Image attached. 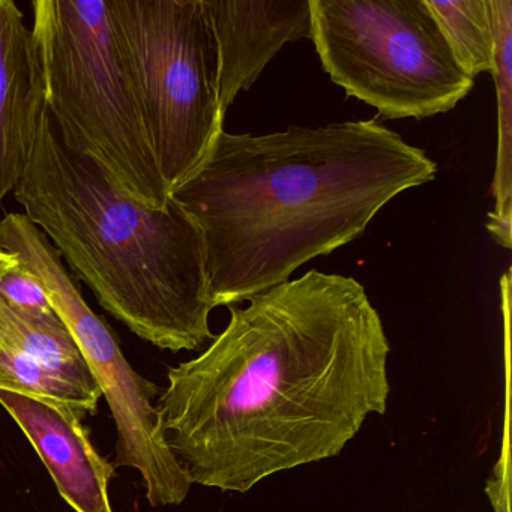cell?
Wrapping results in <instances>:
<instances>
[{"label": "cell", "instance_id": "obj_1", "mask_svg": "<svg viewBox=\"0 0 512 512\" xmlns=\"http://www.w3.org/2000/svg\"><path fill=\"white\" fill-rule=\"evenodd\" d=\"M247 301L169 368L157 406L191 484L236 493L340 454L391 391L382 317L355 278L311 269Z\"/></svg>", "mask_w": 512, "mask_h": 512}, {"label": "cell", "instance_id": "obj_2", "mask_svg": "<svg viewBox=\"0 0 512 512\" xmlns=\"http://www.w3.org/2000/svg\"><path fill=\"white\" fill-rule=\"evenodd\" d=\"M436 175L424 149L376 119L223 130L170 197L202 235L212 305L232 307L361 238L380 209Z\"/></svg>", "mask_w": 512, "mask_h": 512}, {"label": "cell", "instance_id": "obj_3", "mask_svg": "<svg viewBox=\"0 0 512 512\" xmlns=\"http://www.w3.org/2000/svg\"><path fill=\"white\" fill-rule=\"evenodd\" d=\"M13 193L101 307L137 337L170 352L214 340L202 235L190 215L173 199L152 209L119 193L62 142L44 103Z\"/></svg>", "mask_w": 512, "mask_h": 512}, {"label": "cell", "instance_id": "obj_4", "mask_svg": "<svg viewBox=\"0 0 512 512\" xmlns=\"http://www.w3.org/2000/svg\"><path fill=\"white\" fill-rule=\"evenodd\" d=\"M44 107L62 142L94 161L119 193L166 209L142 104L107 0L32 2Z\"/></svg>", "mask_w": 512, "mask_h": 512}, {"label": "cell", "instance_id": "obj_5", "mask_svg": "<svg viewBox=\"0 0 512 512\" xmlns=\"http://www.w3.org/2000/svg\"><path fill=\"white\" fill-rule=\"evenodd\" d=\"M311 41L347 97L385 119L451 112L475 85L425 0H310Z\"/></svg>", "mask_w": 512, "mask_h": 512}, {"label": "cell", "instance_id": "obj_6", "mask_svg": "<svg viewBox=\"0 0 512 512\" xmlns=\"http://www.w3.org/2000/svg\"><path fill=\"white\" fill-rule=\"evenodd\" d=\"M169 188L202 166L224 130L218 50L203 0H107Z\"/></svg>", "mask_w": 512, "mask_h": 512}, {"label": "cell", "instance_id": "obj_7", "mask_svg": "<svg viewBox=\"0 0 512 512\" xmlns=\"http://www.w3.org/2000/svg\"><path fill=\"white\" fill-rule=\"evenodd\" d=\"M0 250L16 254L35 275L73 335L115 419V467L142 475L146 499L155 508L181 505L191 481L164 437L160 412L152 400L160 386L140 376L125 358L112 329L83 299L58 250L22 212L0 220Z\"/></svg>", "mask_w": 512, "mask_h": 512}, {"label": "cell", "instance_id": "obj_8", "mask_svg": "<svg viewBox=\"0 0 512 512\" xmlns=\"http://www.w3.org/2000/svg\"><path fill=\"white\" fill-rule=\"evenodd\" d=\"M4 407L28 437L76 512H113L109 484L115 466L98 454L79 410L58 401L0 388Z\"/></svg>", "mask_w": 512, "mask_h": 512}, {"label": "cell", "instance_id": "obj_9", "mask_svg": "<svg viewBox=\"0 0 512 512\" xmlns=\"http://www.w3.org/2000/svg\"><path fill=\"white\" fill-rule=\"evenodd\" d=\"M218 50V98L227 113L286 44L310 38V0H203Z\"/></svg>", "mask_w": 512, "mask_h": 512}, {"label": "cell", "instance_id": "obj_10", "mask_svg": "<svg viewBox=\"0 0 512 512\" xmlns=\"http://www.w3.org/2000/svg\"><path fill=\"white\" fill-rule=\"evenodd\" d=\"M43 107L32 29L13 0H0V205L19 184Z\"/></svg>", "mask_w": 512, "mask_h": 512}, {"label": "cell", "instance_id": "obj_11", "mask_svg": "<svg viewBox=\"0 0 512 512\" xmlns=\"http://www.w3.org/2000/svg\"><path fill=\"white\" fill-rule=\"evenodd\" d=\"M493 23V76L497 95V152L487 230L500 247L512 244V2L488 0Z\"/></svg>", "mask_w": 512, "mask_h": 512}, {"label": "cell", "instance_id": "obj_12", "mask_svg": "<svg viewBox=\"0 0 512 512\" xmlns=\"http://www.w3.org/2000/svg\"><path fill=\"white\" fill-rule=\"evenodd\" d=\"M0 340L37 359L55 373L101 392L61 317L56 320L32 319L0 299Z\"/></svg>", "mask_w": 512, "mask_h": 512}, {"label": "cell", "instance_id": "obj_13", "mask_svg": "<svg viewBox=\"0 0 512 512\" xmlns=\"http://www.w3.org/2000/svg\"><path fill=\"white\" fill-rule=\"evenodd\" d=\"M452 56L475 80L493 71L494 40L488 0H425Z\"/></svg>", "mask_w": 512, "mask_h": 512}, {"label": "cell", "instance_id": "obj_14", "mask_svg": "<svg viewBox=\"0 0 512 512\" xmlns=\"http://www.w3.org/2000/svg\"><path fill=\"white\" fill-rule=\"evenodd\" d=\"M0 388L58 401L79 410L95 412L101 392L85 388L47 368L37 359L0 340Z\"/></svg>", "mask_w": 512, "mask_h": 512}, {"label": "cell", "instance_id": "obj_15", "mask_svg": "<svg viewBox=\"0 0 512 512\" xmlns=\"http://www.w3.org/2000/svg\"><path fill=\"white\" fill-rule=\"evenodd\" d=\"M0 299L8 307L32 319H59L46 290L22 263L0 280Z\"/></svg>", "mask_w": 512, "mask_h": 512}, {"label": "cell", "instance_id": "obj_16", "mask_svg": "<svg viewBox=\"0 0 512 512\" xmlns=\"http://www.w3.org/2000/svg\"><path fill=\"white\" fill-rule=\"evenodd\" d=\"M20 265L19 257L16 254L7 253V251L0 250V280L11 271Z\"/></svg>", "mask_w": 512, "mask_h": 512}]
</instances>
